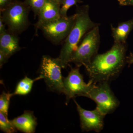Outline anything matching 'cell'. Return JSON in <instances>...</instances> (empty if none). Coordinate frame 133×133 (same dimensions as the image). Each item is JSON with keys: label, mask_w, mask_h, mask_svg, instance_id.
Wrapping results in <instances>:
<instances>
[{"label": "cell", "mask_w": 133, "mask_h": 133, "mask_svg": "<svg viewBox=\"0 0 133 133\" xmlns=\"http://www.w3.org/2000/svg\"><path fill=\"white\" fill-rule=\"evenodd\" d=\"M126 43H114L111 48L102 54H97L85 68L90 82L94 84L110 82L117 78L126 62Z\"/></svg>", "instance_id": "1"}, {"label": "cell", "mask_w": 133, "mask_h": 133, "mask_svg": "<svg viewBox=\"0 0 133 133\" xmlns=\"http://www.w3.org/2000/svg\"><path fill=\"white\" fill-rule=\"evenodd\" d=\"M74 102L79 115L81 130L84 132L94 131L97 133L102 131L105 115L96 108L92 111L83 109L75 100Z\"/></svg>", "instance_id": "9"}, {"label": "cell", "mask_w": 133, "mask_h": 133, "mask_svg": "<svg viewBox=\"0 0 133 133\" xmlns=\"http://www.w3.org/2000/svg\"><path fill=\"white\" fill-rule=\"evenodd\" d=\"M63 69L58 58H53L43 56L39 69L40 76L44 79L49 90L58 93H63V78L62 74Z\"/></svg>", "instance_id": "5"}, {"label": "cell", "mask_w": 133, "mask_h": 133, "mask_svg": "<svg viewBox=\"0 0 133 133\" xmlns=\"http://www.w3.org/2000/svg\"><path fill=\"white\" fill-rule=\"evenodd\" d=\"M13 0H0L1 12L7 8L12 3Z\"/></svg>", "instance_id": "19"}, {"label": "cell", "mask_w": 133, "mask_h": 133, "mask_svg": "<svg viewBox=\"0 0 133 133\" xmlns=\"http://www.w3.org/2000/svg\"><path fill=\"white\" fill-rule=\"evenodd\" d=\"M17 130L25 133H33L37 125L36 118L33 112L24 111L21 116L10 121Z\"/></svg>", "instance_id": "11"}, {"label": "cell", "mask_w": 133, "mask_h": 133, "mask_svg": "<svg viewBox=\"0 0 133 133\" xmlns=\"http://www.w3.org/2000/svg\"><path fill=\"white\" fill-rule=\"evenodd\" d=\"M63 93L66 96V104L71 99L83 96L88 98V94L94 84L89 81L86 84L83 75L79 72V67L71 68L66 77L63 78Z\"/></svg>", "instance_id": "8"}, {"label": "cell", "mask_w": 133, "mask_h": 133, "mask_svg": "<svg viewBox=\"0 0 133 133\" xmlns=\"http://www.w3.org/2000/svg\"><path fill=\"white\" fill-rule=\"evenodd\" d=\"M55 1H57L60 3V4H61V3L62 2L63 0H55Z\"/></svg>", "instance_id": "24"}, {"label": "cell", "mask_w": 133, "mask_h": 133, "mask_svg": "<svg viewBox=\"0 0 133 133\" xmlns=\"http://www.w3.org/2000/svg\"><path fill=\"white\" fill-rule=\"evenodd\" d=\"M61 4L55 0H47L38 15V20L35 24L36 33L42 26L61 17Z\"/></svg>", "instance_id": "10"}, {"label": "cell", "mask_w": 133, "mask_h": 133, "mask_svg": "<svg viewBox=\"0 0 133 133\" xmlns=\"http://www.w3.org/2000/svg\"><path fill=\"white\" fill-rule=\"evenodd\" d=\"M47 0H25L24 2L33 11L34 16L38 15L41 10L45 5Z\"/></svg>", "instance_id": "17"}, {"label": "cell", "mask_w": 133, "mask_h": 133, "mask_svg": "<svg viewBox=\"0 0 133 133\" xmlns=\"http://www.w3.org/2000/svg\"><path fill=\"white\" fill-rule=\"evenodd\" d=\"M5 25L6 24L0 17V34H2L7 31L5 28Z\"/></svg>", "instance_id": "22"}, {"label": "cell", "mask_w": 133, "mask_h": 133, "mask_svg": "<svg viewBox=\"0 0 133 133\" xmlns=\"http://www.w3.org/2000/svg\"><path fill=\"white\" fill-rule=\"evenodd\" d=\"M9 58L6 55L0 51V67L1 68L5 64L8 62Z\"/></svg>", "instance_id": "20"}, {"label": "cell", "mask_w": 133, "mask_h": 133, "mask_svg": "<svg viewBox=\"0 0 133 133\" xmlns=\"http://www.w3.org/2000/svg\"><path fill=\"white\" fill-rule=\"evenodd\" d=\"M41 79L43 78L41 76L33 79L26 76L18 83L13 95H26L28 94L31 91L34 82Z\"/></svg>", "instance_id": "14"}, {"label": "cell", "mask_w": 133, "mask_h": 133, "mask_svg": "<svg viewBox=\"0 0 133 133\" xmlns=\"http://www.w3.org/2000/svg\"><path fill=\"white\" fill-rule=\"evenodd\" d=\"M100 36L99 26H96L85 35L77 49L72 56L70 63L80 67H85L98 54Z\"/></svg>", "instance_id": "4"}, {"label": "cell", "mask_w": 133, "mask_h": 133, "mask_svg": "<svg viewBox=\"0 0 133 133\" xmlns=\"http://www.w3.org/2000/svg\"><path fill=\"white\" fill-rule=\"evenodd\" d=\"M8 115L0 112V129L6 133L15 132L17 129L10 120L8 119Z\"/></svg>", "instance_id": "15"}, {"label": "cell", "mask_w": 133, "mask_h": 133, "mask_svg": "<svg viewBox=\"0 0 133 133\" xmlns=\"http://www.w3.org/2000/svg\"><path fill=\"white\" fill-rule=\"evenodd\" d=\"M83 2L81 0H63L61 3L62 7L60 8V14L61 17L67 16L68 10L72 6L77 5Z\"/></svg>", "instance_id": "18"}, {"label": "cell", "mask_w": 133, "mask_h": 133, "mask_svg": "<svg viewBox=\"0 0 133 133\" xmlns=\"http://www.w3.org/2000/svg\"><path fill=\"white\" fill-rule=\"evenodd\" d=\"M76 19L74 14L59 19L43 25L40 29L45 38L54 44L64 42L71 30Z\"/></svg>", "instance_id": "7"}, {"label": "cell", "mask_w": 133, "mask_h": 133, "mask_svg": "<svg viewBox=\"0 0 133 133\" xmlns=\"http://www.w3.org/2000/svg\"><path fill=\"white\" fill-rule=\"evenodd\" d=\"M126 62L129 64H133V54L130 52V54L126 58Z\"/></svg>", "instance_id": "23"}, {"label": "cell", "mask_w": 133, "mask_h": 133, "mask_svg": "<svg viewBox=\"0 0 133 133\" xmlns=\"http://www.w3.org/2000/svg\"><path fill=\"white\" fill-rule=\"evenodd\" d=\"M88 98L96 103V108L105 116L113 113L120 105L119 101L111 89L109 82L94 84Z\"/></svg>", "instance_id": "6"}, {"label": "cell", "mask_w": 133, "mask_h": 133, "mask_svg": "<svg viewBox=\"0 0 133 133\" xmlns=\"http://www.w3.org/2000/svg\"><path fill=\"white\" fill-rule=\"evenodd\" d=\"M76 19L71 30L64 42L58 58L62 68L65 69L70 63L74 52L77 49L81 40L87 32L94 27L99 26L91 20L89 15L88 5L77 7L76 13Z\"/></svg>", "instance_id": "2"}, {"label": "cell", "mask_w": 133, "mask_h": 133, "mask_svg": "<svg viewBox=\"0 0 133 133\" xmlns=\"http://www.w3.org/2000/svg\"><path fill=\"white\" fill-rule=\"evenodd\" d=\"M119 5L122 6H133V0H118Z\"/></svg>", "instance_id": "21"}, {"label": "cell", "mask_w": 133, "mask_h": 133, "mask_svg": "<svg viewBox=\"0 0 133 133\" xmlns=\"http://www.w3.org/2000/svg\"><path fill=\"white\" fill-rule=\"evenodd\" d=\"M21 49L17 35L8 31L0 34V51L9 57Z\"/></svg>", "instance_id": "12"}, {"label": "cell", "mask_w": 133, "mask_h": 133, "mask_svg": "<svg viewBox=\"0 0 133 133\" xmlns=\"http://www.w3.org/2000/svg\"><path fill=\"white\" fill-rule=\"evenodd\" d=\"M133 29V18L127 21L120 23L116 27L111 25L112 36L114 43H126L129 33Z\"/></svg>", "instance_id": "13"}, {"label": "cell", "mask_w": 133, "mask_h": 133, "mask_svg": "<svg viewBox=\"0 0 133 133\" xmlns=\"http://www.w3.org/2000/svg\"><path fill=\"white\" fill-rule=\"evenodd\" d=\"M14 96L13 93L3 92L0 96V112L8 115L10 101Z\"/></svg>", "instance_id": "16"}, {"label": "cell", "mask_w": 133, "mask_h": 133, "mask_svg": "<svg viewBox=\"0 0 133 133\" xmlns=\"http://www.w3.org/2000/svg\"><path fill=\"white\" fill-rule=\"evenodd\" d=\"M31 8L18 0H13L6 9L1 12V17L8 26L7 31L18 35L26 30L29 25V14Z\"/></svg>", "instance_id": "3"}]
</instances>
